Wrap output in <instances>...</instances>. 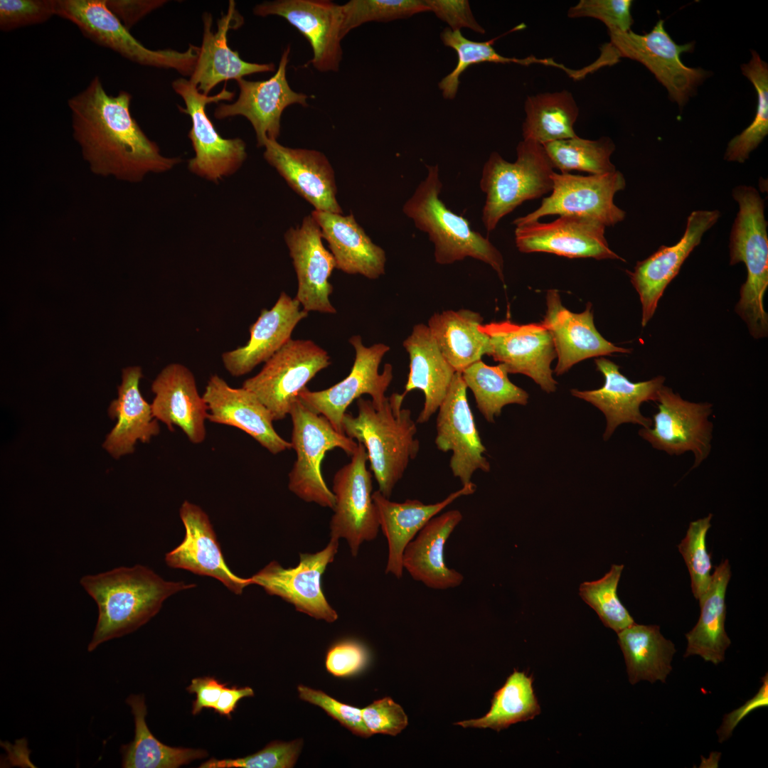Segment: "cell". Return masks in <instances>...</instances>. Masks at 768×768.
<instances>
[{
  "mask_svg": "<svg viewBox=\"0 0 768 768\" xmlns=\"http://www.w3.org/2000/svg\"><path fill=\"white\" fill-rule=\"evenodd\" d=\"M132 95H111L95 76L68 101L73 135L91 171L102 176L139 182L149 173L171 170L180 157L163 156L130 112Z\"/></svg>",
  "mask_w": 768,
  "mask_h": 768,
  "instance_id": "obj_1",
  "label": "cell"
},
{
  "mask_svg": "<svg viewBox=\"0 0 768 768\" xmlns=\"http://www.w3.org/2000/svg\"><path fill=\"white\" fill-rule=\"evenodd\" d=\"M80 584L98 607L89 651L108 640L135 631L159 612L168 597L196 586L182 581L164 580L140 565L85 575Z\"/></svg>",
  "mask_w": 768,
  "mask_h": 768,
  "instance_id": "obj_2",
  "label": "cell"
},
{
  "mask_svg": "<svg viewBox=\"0 0 768 768\" xmlns=\"http://www.w3.org/2000/svg\"><path fill=\"white\" fill-rule=\"evenodd\" d=\"M404 398L393 393L375 408L371 400L361 397L357 415L346 412L341 423L343 433L365 447L378 491L388 498L420 450L411 410L402 407Z\"/></svg>",
  "mask_w": 768,
  "mask_h": 768,
  "instance_id": "obj_3",
  "label": "cell"
},
{
  "mask_svg": "<svg viewBox=\"0 0 768 768\" xmlns=\"http://www.w3.org/2000/svg\"><path fill=\"white\" fill-rule=\"evenodd\" d=\"M427 174L405 203L402 211L415 226L427 234L434 260L451 265L471 257L489 265L504 282V261L488 238L473 230L469 220L452 211L440 199L442 183L437 164L427 165Z\"/></svg>",
  "mask_w": 768,
  "mask_h": 768,
  "instance_id": "obj_4",
  "label": "cell"
},
{
  "mask_svg": "<svg viewBox=\"0 0 768 768\" xmlns=\"http://www.w3.org/2000/svg\"><path fill=\"white\" fill-rule=\"evenodd\" d=\"M739 206L730 235V265L743 262L747 279L742 284L735 311L755 338L768 334V314L764 296L768 287L767 221L764 201L752 186L740 185L732 191Z\"/></svg>",
  "mask_w": 768,
  "mask_h": 768,
  "instance_id": "obj_5",
  "label": "cell"
},
{
  "mask_svg": "<svg viewBox=\"0 0 768 768\" xmlns=\"http://www.w3.org/2000/svg\"><path fill=\"white\" fill-rule=\"evenodd\" d=\"M609 41L600 47L599 57L591 64L580 69L585 78L599 69L617 63L627 58L643 64L667 90L669 98L683 107L697 87L709 76L700 68L685 65L681 59L683 53H691L694 43L677 44L659 20L652 30L637 34L631 30L623 32L608 30Z\"/></svg>",
  "mask_w": 768,
  "mask_h": 768,
  "instance_id": "obj_6",
  "label": "cell"
},
{
  "mask_svg": "<svg viewBox=\"0 0 768 768\" xmlns=\"http://www.w3.org/2000/svg\"><path fill=\"white\" fill-rule=\"evenodd\" d=\"M514 162L492 152L485 162L480 188L486 194L481 220L487 233L524 201L538 198L553 189L554 167L542 144L523 140Z\"/></svg>",
  "mask_w": 768,
  "mask_h": 768,
  "instance_id": "obj_7",
  "label": "cell"
},
{
  "mask_svg": "<svg viewBox=\"0 0 768 768\" xmlns=\"http://www.w3.org/2000/svg\"><path fill=\"white\" fill-rule=\"evenodd\" d=\"M292 422L291 444L297 459L289 473L288 488L305 502L334 508L335 496L321 474V462L335 448L351 456L358 442L338 432L329 420L298 399L289 414Z\"/></svg>",
  "mask_w": 768,
  "mask_h": 768,
  "instance_id": "obj_8",
  "label": "cell"
},
{
  "mask_svg": "<svg viewBox=\"0 0 768 768\" xmlns=\"http://www.w3.org/2000/svg\"><path fill=\"white\" fill-rule=\"evenodd\" d=\"M55 15L74 23L90 41L135 63L174 69L189 77L195 68L198 46L189 44L183 52L146 48L108 9L105 0H55Z\"/></svg>",
  "mask_w": 768,
  "mask_h": 768,
  "instance_id": "obj_9",
  "label": "cell"
},
{
  "mask_svg": "<svg viewBox=\"0 0 768 768\" xmlns=\"http://www.w3.org/2000/svg\"><path fill=\"white\" fill-rule=\"evenodd\" d=\"M172 87L184 102V107L177 106L178 110L189 115L191 122L188 137L195 156L188 161L189 171L214 182L234 174L247 158L246 144L240 138L222 137L207 115L206 108L210 103L232 100L235 92L228 90L225 84L218 94L206 95L189 79L184 78L173 81Z\"/></svg>",
  "mask_w": 768,
  "mask_h": 768,
  "instance_id": "obj_10",
  "label": "cell"
},
{
  "mask_svg": "<svg viewBox=\"0 0 768 768\" xmlns=\"http://www.w3.org/2000/svg\"><path fill=\"white\" fill-rule=\"evenodd\" d=\"M331 364L326 351L311 340L290 339L242 383L271 412L274 421L289 414L306 384Z\"/></svg>",
  "mask_w": 768,
  "mask_h": 768,
  "instance_id": "obj_11",
  "label": "cell"
},
{
  "mask_svg": "<svg viewBox=\"0 0 768 768\" xmlns=\"http://www.w3.org/2000/svg\"><path fill=\"white\" fill-rule=\"evenodd\" d=\"M551 194L534 211L513 221L514 225L539 220L550 215H577L597 221L605 227L624 220L626 213L614 202V195L625 188L619 171L580 176L570 173L552 174Z\"/></svg>",
  "mask_w": 768,
  "mask_h": 768,
  "instance_id": "obj_12",
  "label": "cell"
},
{
  "mask_svg": "<svg viewBox=\"0 0 768 768\" xmlns=\"http://www.w3.org/2000/svg\"><path fill=\"white\" fill-rule=\"evenodd\" d=\"M356 356L349 374L339 383L325 390L311 391L306 387L299 394L302 402L313 412L325 417L338 432L343 433L341 423L348 407L364 394L371 397L375 408L381 407L388 398L385 393L393 378V366L378 368L390 346L382 343L366 346L359 335L351 337Z\"/></svg>",
  "mask_w": 768,
  "mask_h": 768,
  "instance_id": "obj_13",
  "label": "cell"
},
{
  "mask_svg": "<svg viewBox=\"0 0 768 768\" xmlns=\"http://www.w3.org/2000/svg\"><path fill=\"white\" fill-rule=\"evenodd\" d=\"M368 461L365 447L358 442L351 461L340 468L333 479L335 505L329 523L330 538L346 540L353 557L358 554L361 544L377 537L380 529Z\"/></svg>",
  "mask_w": 768,
  "mask_h": 768,
  "instance_id": "obj_14",
  "label": "cell"
},
{
  "mask_svg": "<svg viewBox=\"0 0 768 768\" xmlns=\"http://www.w3.org/2000/svg\"><path fill=\"white\" fill-rule=\"evenodd\" d=\"M339 539L330 538L326 546L314 553H300L297 566L284 567L272 561L250 578L251 585L262 587L270 595L281 597L297 611L316 619L332 623L338 614L328 602L321 586V577L333 562Z\"/></svg>",
  "mask_w": 768,
  "mask_h": 768,
  "instance_id": "obj_15",
  "label": "cell"
},
{
  "mask_svg": "<svg viewBox=\"0 0 768 768\" xmlns=\"http://www.w3.org/2000/svg\"><path fill=\"white\" fill-rule=\"evenodd\" d=\"M656 402L658 412L653 417V427L641 429L639 435L654 448L670 455L692 452L693 468L697 467L710 451L713 424L708 417L712 405L685 400L665 385L659 390Z\"/></svg>",
  "mask_w": 768,
  "mask_h": 768,
  "instance_id": "obj_16",
  "label": "cell"
},
{
  "mask_svg": "<svg viewBox=\"0 0 768 768\" xmlns=\"http://www.w3.org/2000/svg\"><path fill=\"white\" fill-rule=\"evenodd\" d=\"M290 46L282 52L278 68L267 80L250 81L241 78L236 82L240 92L233 103H220L213 115L218 119L238 115L245 117L252 124L257 146L263 147L267 140H277L280 134L281 117L289 106L298 104L308 106L311 96L297 92L289 85L287 67Z\"/></svg>",
  "mask_w": 768,
  "mask_h": 768,
  "instance_id": "obj_17",
  "label": "cell"
},
{
  "mask_svg": "<svg viewBox=\"0 0 768 768\" xmlns=\"http://www.w3.org/2000/svg\"><path fill=\"white\" fill-rule=\"evenodd\" d=\"M479 329L489 338V356L503 364L508 373L527 375L545 393L556 390L550 365L557 354L542 323L518 324L505 320L482 324Z\"/></svg>",
  "mask_w": 768,
  "mask_h": 768,
  "instance_id": "obj_18",
  "label": "cell"
},
{
  "mask_svg": "<svg viewBox=\"0 0 768 768\" xmlns=\"http://www.w3.org/2000/svg\"><path fill=\"white\" fill-rule=\"evenodd\" d=\"M467 388L461 373L456 372L448 392L438 408L435 444L444 452H452L449 468L462 485L470 483L476 470L489 472L490 463L467 398Z\"/></svg>",
  "mask_w": 768,
  "mask_h": 768,
  "instance_id": "obj_19",
  "label": "cell"
},
{
  "mask_svg": "<svg viewBox=\"0 0 768 768\" xmlns=\"http://www.w3.org/2000/svg\"><path fill=\"white\" fill-rule=\"evenodd\" d=\"M255 15L284 18L309 41V63L319 72H337L342 60L341 5L326 0H275L255 5Z\"/></svg>",
  "mask_w": 768,
  "mask_h": 768,
  "instance_id": "obj_20",
  "label": "cell"
},
{
  "mask_svg": "<svg viewBox=\"0 0 768 768\" xmlns=\"http://www.w3.org/2000/svg\"><path fill=\"white\" fill-rule=\"evenodd\" d=\"M515 226L516 245L521 252L625 261L610 249L604 235L606 227L586 218L560 215L550 223L536 220Z\"/></svg>",
  "mask_w": 768,
  "mask_h": 768,
  "instance_id": "obj_21",
  "label": "cell"
},
{
  "mask_svg": "<svg viewBox=\"0 0 768 768\" xmlns=\"http://www.w3.org/2000/svg\"><path fill=\"white\" fill-rule=\"evenodd\" d=\"M718 210H698L687 218L685 232L672 246H661L644 260L637 262L633 271H628L630 281L639 294L642 309L641 326H646L653 317L666 287L708 230L718 221Z\"/></svg>",
  "mask_w": 768,
  "mask_h": 768,
  "instance_id": "obj_22",
  "label": "cell"
},
{
  "mask_svg": "<svg viewBox=\"0 0 768 768\" xmlns=\"http://www.w3.org/2000/svg\"><path fill=\"white\" fill-rule=\"evenodd\" d=\"M322 238L321 228L311 215L284 234L298 280L295 298L307 312L336 314L329 299L333 287L329 279L336 265Z\"/></svg>",
  "mask_w": 768,
  "mask_h": 768,
  "instance_id": "obj_23",
  "label": "cell"
},
{
  "mask_svg": "<svg viewBox=\"0 0 768 768\" xmlns=\"http://www.w3.org/2000/svg\"><path fill=\"white\" fill-rule=\"evenodd\" d=\"M547 310L541 323L553 339L558 363L554 373L561 375L575 364L587 358L629 353L631 350L617 346L605 339L594 324L591 304L585 311L574 313L562 304L557 290L550 289L546 295Z\"/></svg>",
  "mask_w": 768,
  "mask_h": 768,
  "instance_id": "obj_24",
  "label": "cell"
},
{
  "mask_svg": "<svg viewBox=\"0 0 768 768\" xmlns=\"http://www.w3.org/2000/svg\"><path fill=\"white\" fill-rule=\"evenodd\" d=\"M179 514L186 534L181 543L167 553L168 566L215 578L236 594L250 585V578L234 574L228 567L208 516L198 506L185 501Z\"/></svg>",
  "mask_w": 768,
  "mask_h": 768,
  "instance_id": "obj_25",
  "label": "cell"
},
{
  "mask_svg": "<svg viewBox=\"0 0 768 768\" xmlns=\"http://www.w3.org/2000/svg\"><path fill=\"white\" fill-rule=\"evenodd\" d=\"M202 396L210 422L240 429L272 454L292 449L291 442L274 430L271 412L248 390L233 388L215 374L208 380Z\"/></svg>",
  "mask_w": 768,
  "mask_h": 768,
  "instance_id": "obj_26",
  "label": "cell"
},
{
  "mask_svg": "<svg viewBox=\"0 0 768 768\" xmlns=\"http://www.w3.org/2000/svg\"><path fill=\"white\" fill-rule=\"evenodd\" d=\"M243 17L235 8L234 1H230L228 11L218 20L217 30L212 31L213 18L210 13L203 15V40L195 68L189 80L197 86L203 94L208 95L219 83L229 80L243 78L244 76L275 70L272 63H256L242 60L238 51L228 45V33L243 23Z\"/></svg>",
  "mask_w": 768,
  "mask_h": 768,
  "instance_id": "obj_27",
  "label": "cell"
},
{
  "mask_svg": "<svg viewBox=\"0 0 768 768\" xmlns=\"http://www.w3.org/2000/svg\"><path fill=\"white\" fill-rule=\"evenodd\" d=\"M597 370L604 378L599 389L579 390L572 389L571 394L597 407L604 415L607 427L603 437L607 440L615 429L623 423H634L644 428L651 427L653 421L640 411L644 402L657 400L658 393L665 378L656 376L649 380L633 383L619 372V366L604 357L594 360Z\"/></svg>",
  "mask_w": 768,
  "mask_h": 768,
  "instance_id": "obj_28",
  "label": "cell"
},
{
  "mask_svg": "<svg viewBox=\"0 0 768 768\" xmlns=\"http://www.w3.org/2000/svg\"><path fill=\"white\" fill-rule=\"evenodd\" d=\"M263 156L288 185L316 210L343 213L336 199L335 174L322 152L291 148L267 140Z\"/></svg>",
  "mask_w": 768,
  "mask_h": 768,
  "instance_id": "obj_29",
  "label": "cell"
},
{
  "mask_svg": "<svg viewBox=\"0 0 768 768\" xmlns=\"http://www.w3.org/2000/svg\"><path fill=\"white\" fill-rule=\"evenodd\" d=\"M154 399L151 404L154 417L173 432L180 428L188 440L202 443L206 436L205 422L208 408L198 393L193 373L184 365H167L151 385Z\"/></svg>",
  "mask_w": 768,
  "mask_h": 768,
  "instance_id": "obj_30",
  "label": "cell"
},
{
  "mask_svg": "<svg viewBox=\"0 0 768 768\" xmlns=\"http://www.w3.org/2000/svg\"><path fill=\"white\" fill-rule=\"evenodd\" d=\"M300 305L295 297L292 299L282 292L272 308L262 309L250 326L247 343L222 354L226 370L240 377L270 358L291 339L298 323L307 317L309 312L301 309Z\"/></svg>",
  "mask_w": 768,
  "mask_h": 768,
  "instance_id": "obj_31",
  "label": "cell"
},
{
  "mask_svg": "<svg viewBox=\"0 0 768 768\" xmlns=\"http://www.w3.org/2000/svg\"><path fill=\"white\" fill-rule=\"evenodd\" d=\"M476 486L471 481L462 485L459 490L451 493L444 500L425 504L417 499H407L395 502L383 496L378 490L372 497L376 506L380 528L388 541V555L385 573L397 578L402 576V555L407 544L412 541L427 523L442 511L456 499L473 494Z\"/></svg>",
  "mask_w": 768,
  "mask_h": 768,
  "instance_id": "obj_32",
  "label": "cell"
},
{
  "mask_svg": "<svg viewBox=\"0 0 768 768\" xmlns=\"http://www.w3.org/2000/svg\"><path fill=\"white\" fill-rule=\"evenodd\" d=\"M463 518L459 510H450L430 519L406 546L402 567L413 580L434 590L459 586L464 576L447 567L445 544Z\"/></svg>",
  "mask_w": 768,
  "mask_h": 768,
  "instance_id": "obj_33",
  "label": "cell"
},
{
  "mask_svg": "<svg viewBox=\"0 0 768 768\" xmlns=\"http://www.w3.org/2000/svg\"><path fill=\"white\" fill-rule=\"evenodd\" d=\"M311 215L328 242L338 270L370 279L385 274L384 250L371 240L352 213L343 215L314 210Z\"/></svg>",
  "mask_w": 768,
  "mask_h": 768,
  "instance_id": "obj_34",
  "label": "cell"
},
{
  "mask_svg": "<svg viewBox=\"0 0 768 768\" xmlns=\"http://www.w3.org/2000/svg\"><path fill=\"white\" fill-rule=\"evenodd\" d=\"M402 346L409 355V373L405 397L413 390L425 395L423 408L417 423H425L437 411L444 399L455 370L444 357L427 324H415Z\"/></svg>",
  "mask_w": 768,
  "mask_h": 768,
  "instance_id": "obj_35",
  "label": "cell"
},
{
  "mask_svg": "<svg viewBox=\"0 0 768 768\" xmlns=\"http://www.w3.org/2000/svg\"><path fill=\"white\" fill-rule=\"evenodd\" d=\"M142 377L139 366L123 369L118 398L109 407V415L117 419V424L107 436L103 446L116 459L132 453L137 441L147 443L160 432L151 405L140 392Z\"/></svg>",
  "mask_w": 768,
  "mask_h": 768,
  "instance_id": "obj_36",
  "label": "cell"
},
{
  "mask_svg": "<svg viewBox=\"0 0 768 768\" xmlns=\"http://www.w3.org/2000/svg\"><path fill=\"white\" fill-rule=\"evenodd\" d=\"M731 577L727 560L715 568L710 584L698 599L700 614L695 626L687 634V648L684 657L698 655L715 665L725 660L726 649L731 644L725 629V593Z\"/></svg>",
  "mask_w": 768,
  "mask_h": 768,
  "instance_id": "obj_37",
  "label": "cell"
},
{
  "mask_svg": "<svg viewBox=\"0 0 768 768\" xmlns=\"http://www.w3.org/2000/svg\"><path fill=\"white\" fill-rule=\"evenodd\" d=\"M483 321L479 312L466 309L436 312L429 319L427 325L455 372L462 373L483 356H489V338L479 329Z\"/></svg>",
  "mask_w": 768,
  "mask_h": 768,
  "instance_id": "obj_38",
  "label": "cell"
},
{
  "mask_svg": "<svg viewBox=\"0 0 768 768\" xmlns=\"http://www.w3.org/2000/svg\"><path fill=\"white\" fill-rule=\"evenodd\" d=\"M624 656L629 682L666 681L672 670L674 644L660 632L657 625L633 624L617 633Z\"/></svg>",
  "mask_w": 768,
  "mask_h": 768,
  "instance_id": "obj_39",
  "label": "cell"
},
{
  "mask_svg": "<svg viewBox=\"0 0 768 768\" xmlns=\"http://www.w3.org/2000/svg\"><path fill=\"white\" fill-rule=\"evenodd\" d=\"M522 126L523 140L544 145L577 137L574 124L579 108L571 92L566 90L527 97Z\"/></svg>",
  "mask_w": 768,
  "mask_h": 768,
  "instance_id": "obj_40",
  "label": "cell"
},
{
  "mask_svg": "<svg viewBox=\"0 0 768 768\" xmlns=\"http://www.w3.org/2000/svg\"><path fill=\"white\" fill-rule=\"evenodd\" d=\"M127 703L134 715L135 734L132 742L122 747L123 767L176 768L207 756L202 750L171 747L159 741L147 727L143 695H132Z\"/></svg>",
  "mask_w": 768,
  "mask_h": 768,
  "instance_id": "obj_41",
  "label": "cell"
},
{
  "mask_svg": "<svg viewBox=\"0 0 768 768\" xmlns=\"http://www.w3.org/2000/svg\"><path fill=\"white\" fill-rule=\"evenodd\" d=\"M533 681L531 676L515 669L504 685L494 693L491 708L484 717L456 724L464 727H489L500 731L512 724L533 719L540 713V707Z\"/></svg>",
  "mask_w": 768,
  "mask_h": 768,
  "instance_id": "obj_42",
  "label": "cell"
},
{
  "mask_svg": "<svg viewBox=\"0 0 768 768\" xmlns=\"http://www.w3.org/2000/svg\"><path fill=\"white\" fill-rule=\"evenodd\" d=\"M461 374L466 387L474 396L478 410L488 422H494L506 405L528 403V394L509 380L502 363L489 366L479 360Z\"/></svg>",
  "mask_w": 768,
  "mask_h": 768,
  "instance_id": "obj_43",
  "label": "cell"
},
{
  "mask_svg": "<svg viewBox=\"0 0 768 768\" xmlns=\"http://www.w3.org/2000/svg\"><path fill=\"white\" fill-rule=\"evenodd\" d=\"M499 38L500 36H498L487 41L479 42L471 41L465 38L461 31H452L449 27L441 32L440 38L443 44L455 50L458 58L454 69L438 83L444 98L454 99L462 73L472 65L481 63H516L523 66L538 63L560 68L567 74L570 70L552 58H538L533 55L524 58L505 57L497 53L493 47L494 41Z\"/></svg>",
  "mask_w": 768,
  "mask_h": 768,
  "instance_id": "obj_44",
  "label": "cell"
},
{
  "mask_svg": "<svg viewBox=\"0 0 768 768\" xmlns=\"http://www.w3.org/2000/svg\"><path fill=\"white\" fill-rule=\"evenodd\" d=\"M543 146L554 169L561 173L580 171L597 175L617 170L610 160L615 144L607 137L590 140L577 136Z\"/></svg>",
  "mask_w": 768,
  "mask_h": 768,
  "instance_id": "obj_45",
  "label": "cell"
},
{
  "mask_svg": "<svg viewBox=\"0 0 768 768\" xmlns=\"http://www.w3.org/2000/svg\"><path fill=\"white\" fill-rule=\"evenodd\" d=\"M752 58L741 65L742 74L752 83L757 95V105L752 123L728 142L724 159L744 163L768 134V65L755 50Z\"/></svg>",
  "mask_w": 768,
  "mask_h": 768,
  "instance_id": "obj_46",
  "label": "cell"
},
{
  "mask_svg": "<svg viewBox=\"0 0 768 768\" xmlns=\"http://www.w3.org/2000/svg\"><path fill=\"white\" fill-rule=\"evenodd\" d=\"M623 565H612L601 579L580 585V595L597 614L602 623L617 633L634 624L619 599L617 590Z\"/></svg>",
  "mask_w": 768,
  "mask_h": 768,
  "instance_id": "obj_47",
  "label": "cell"
},
{
  "mask_svg": "<svg viewBox=\"0 0 768 768\" xmlns=\"http://www.w3.org/2000/svg\"><path fill=\"white\" fill-rule=\"evenodd\" d=\"M341 9L343 38L368 22H388L429 11L424 0H351Z\"/></svg>",
  "mask_w": 768,
  "mask_h": 768,
  "instance_id": "obj_48",
  "label": "cell"
},
{
  "mask_svg": "<svg viewBox=\"0 0 768 768\" xmlns=\"http://www.w3.org/2000/svg\"><path fill=\"white\" fill-rule=\"evenodd\" d=\"M713 515L692 521L678 548L688 567L692 592L696 599L708 588L712 575L710 555L706 548V535Z\"/></svg>",
  "mask_w": 768,
  "mask_h": 768,
  "instance_id": "obj_49",
  "label": "cell"
},
{
  "mask_svg": "<svg viewBox=\"0 0 768 768\" xmlns=\"http://www.w3.org/2000/svg\"><path fill=\"white\" fill-rule=\"evenodd\" d=\"M302 745V739L291 742H272L253 754L237 759H211L199 767L292 768L297 762Z\"/></svg>",
  "mask_w": 768,
  "mask_h": 768,
  "instance_id": "obj_50",
  "label": "cell"
},
{
  "mask_svg": "<svg viewBox=\"0 0 768 768\" xmlns=\"http://www.w3.org/2000/svg\"><path fill=\"white\" fill-rule=\"evenodd\" d=\"M55 15V0H1L0 29L8 32L46 22Z\"/></svg>",
  "mask_w": 768,
  "mask_h": 768,
  "instance_id": "obj_51",
  "label": "cell"
},
{
  "mask_svg": "<svg viewBox=\"0 0 768 768\" xmlns=\"http://www.w3.org/2000/svg\"><path fill=\"white\" fill-rule=\"evenodd\" d=\"M631 0H580L567 11L570 18L590 17L603 22L608 30L626 32L634 20Z\"/></svg>",
  "mask_w": 768,
  "mask_h": 768,
  "instance_id": "obj_52",
  "label": "cell"
},
{
  "mask_svg": "<svg viewBox=\"0 0 768 768\" xmlns=\"http://www.w3.org/2000/svg\"><path fill=\"white\" fill-rule=\"evenodd\" d=\"M297 690L302 700L321 708L354 735L361 737H369L373 735L363 721L362 709L344 704L321 690L304 685H299Z\"/></svg>",
  "mask_w": 768,
  "mask_h": 768,
  "instance_id": "obj_53",
  "label": "cell"
},
{
  "mask_svg": "<svg viewBox=\"0 0 768 768\" xmlns=\"http://www.w3.org/2000/svg\"><path fill=\"white\" fill-rule=\"evenodd\" d=\"M363 721L373 734L395 736L407 725V717L402 708L392 698L385 697L362 708Z\"/></svg>",
  "mask_w": 768,
  "mask_h": 768,
  "instance_id": "obj_54",
  "label": "cell"
},
{
  "mask_svg": "<svg viewBox=\"0 0 768 768\" xmlns=\"http://www.w3.org/2000/svg\"><path fill=\"white\" fill-rule=\"evenodd\" d=\"M366 663V649L353 639L336 643L329 649L326 657V670L337 677L353 676L361 671Z\"/></svg>",
  "mask_w": 768,
  "mask_h": 768,
  "instance_id": "obj_55",
  "label": "cell"
},
{
  "mask_svg": "<svg viewBox=\"0 0 768 768\" xmlns=\"http://www.w3.org/2000/svg\"><path fill=\"white\" fill-rule=\"evenodd\" d=\"M429 11L447 23L452 31L469 28L476 33L484 34L485 29L476 21L466 0H424Z\"/></svg>",
  "mask_w": 768,
  "mask_h": 768,
  "instance_id": "obj_56",
  "label": "cell"
},
{
  "mask_svg": "<svg viewBox=\"0 0 768 768\" xmlns=\"http://www.w3.org/2000/svg\"><path fill=\"white\" fill-rule=\"evenodd\" d=\"M108 9L129 30L146 15L161 7L165 0H105Z\"/></svg>",
  "mask_w": 768,
  "mask_h": 768,
  "instance_id": "obj_57",
  "label": "cell"
},
{
  "mask_svg": "<svg viewBox=\"0 0 768 768\" xmlns=\"http://www.w3.org/2000/svg\"><path fill=\"white\" fill-rule=\"evenodd\" d=\"M762 684L757 694L743 705L724 716L721 726L717 731L720 743L727 740L739 722L752 710L768 705V675L762 678Z\"/></svg>",
  "mask_w": 768,
  "mask_h": 768,
  "instance_id": "obj_58",
  "label": "cell"
},
{
  "mask_svg": "<svg viewBox=\"0 0 768 768\" xmlns=\"http://www.w3.org/2000/svg\"><path fill=\"white\" fill-rule=\"evenodd\" d=\"M225 686L214 678H193L187 688L188 692L196 695V699L193 704L192 713L197 715L203 708L214 709Z\"/></svg>",
  "mask_w": 768,
  "mask_h": 768,
  "instance_id": "obj_59",
  "label": "cell"
},
{
  "mask_svg": "<svg viewBox=\"0 0 768 768\" xmlns=\"http://www.w3.org/2000/svg\"><path fill=\"white\" fill-rule=\"evenodd\" d=\"M253 695L254 691L250 687L238 688L233 686L227 688L225 686L222 690L213 710L220 715L230 718V714L234 711L239 700L243 698L252 697Z\"/></svg>",
  "mask_w": 768,
  "mask_h": 768,
  "instance_id": "obj_60",
  "label": "cell"
}]
</instances>
